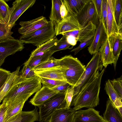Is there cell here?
<instances>
[{
	"instance_id": "obj_1",
	"label": "cell",
	"mask_w": 122,
	"mask_h": 122,
	"mask_svg": "<svg viewBox=\"0 0 122 122\" xmlns=\"http://www.w3.org/2000/svg\"><path fill=\"white\" fill-rule=\"evenodd\" d=\"M105 71L103 68L93 75L88 82L73 97L70 107L75 111L83 107L90 108L99 104V93L102 78Z\"/></svg>"
},
{
	"instance_id": "obj_2",
	"label": "cell",
	"mask_w": 122,
	"mask_h": 122,
	"mask_svg": "<svg viewBox=\"0 0 122 122\" xmlns=\"http://www.w3.org/2000/svg\"><path fill=\"white\" fill-rule=\"evenodd\" d=\"M40 78L35 76L30 78L22 76L19 74L14 79L2 102L11 100L18 96L32 95L41 88Z\"/></svg>"
},
{
	"instance_id": "obj_3",
	"label": "cell",
	"mask_w": 122,
	"mask_h": 122,
	"mask_svg": "<svg viewBox=\"0 0 122 122\" xmlns=\"http://www.w3.org/2000/svg\"><path fill=\"white\" fill-rule=\"evenodd\" d=\"M60 65L67 67L65 76L67 83L74 86L85 70V66L77 58L71 55H66L59 59Z\"/></svg>"
},
{
	"instance_id": "obj_4",
	"label": "cell",
	"mask_w": 122,
	"mask_h": 122,
	"mask_svg": "<svg viewBox=\"0 0 122 122\" xmlns=\"http://www.w3.org/2000/svg\"><path fill=\"white\" fill-rule=\"evenodd\" d=\"M54 25L50 20L46 26L30 33L21 36L19 40L23 43L30 44L37 47L55 36Z\"/></svg>"
},
{
	"instance_id": "obj_5",
	"label": "cell",
	"mask_w": 122,
	"mask_h": 122,
	"mask_svg": "<svg viewBox=\"0 0 122 122\" xmlns=\"http://www.w3.org/2000/svg\"><path fill=\"white\" fill-rule=\"evenodd\" d=\"M65 94V92H59L38 107L40 122H48L56 110L66 107Z\"/></svg>"
},
{
	"instance_id": "obj_6",
	"label": "cell",
	"mask_w": 122,
	"mask_h": 122,
	"mask_svg": "<svg viewBox=\"0 0 122 122\" xmlns=\"http://www.w3.org/2000/svg\"><path fill=\"white\" fill-rule=\"evenodd\" d=\"M99 52L93 55L90 61L85 67V70L74 87L73 96L88 81L93 75L98 71L103 69Z\"/></svg>"
},
{
	"instance_id": "obj_7",
	"label": "cell",
	"mask_w": 122,
	"mask_h": 122,
	"mask_svg": "<svg viewBox=\"0 0 122 122\" xmlns=\"http://www.w3.org/2000/svg\"><path fill=\"white\" fill-rule=\"evenodd\" d=\"M74 16L82 27L90 22L96 27L99 23L100 19L92 0H89L80 12Z\"/></svg>"
},
{
	"instance_id": "obj_8",
	"label": "cell",
	"mask_w": 122,
	"mask_h": 122,
	"mask_svg": "<svg viewBox=\"0 0 122 122\" xmlns=\"http://www.w3.org/2000/svg\"><path fill=\"white\" fill-rule=\"evenodd\" d=\"M24 48L23 43L19 40L9 39L0 42V67L7 57Z\"/></svg>"
},
{
	"instance_id": "obj_9",
	"label": "cell",
	"mask_w": 122,
	"mask_h": 122,
	"mask_svg": "<svg viewBox=\"0 0 122 122\" xmlns=\"http://www.w3.org/2000/svg\"><path fill=\"white\" fill-rule=\"evenodd\" d=\"M36 0H16L10 8L9 18L7 25L13 27L20 16L27 9L31 7Z\"/></svg>"
},
{
	"instance_id": "obj_10",
	"label": "cell",
	"mask_w": 122,
	"mask_h": 122,
	"mask_svg": "<svg viewBox=\"0 0 122 122\" xmlns=\"http://www.w3.org/2000/svg\"><path fill=\"white\" fill-rule=\"evenodd\" d=\"M66 67L60 65L51 67L35 70V76L40 78L51 79L67 82L65 76Z\"/></svg>"
},
{
	"instance_id": "obj_11",
	"label": "cell",
	"mask_w": 122,
	"mask_h": 122,
	"mask_svg": "<svg viewBox=\"0 0 122 122\" xmlns=\"http://www.w3.org/2000/svg\"><path fill=\"white\" fill-rule=\"evenodd\" d=\"M107 37V30L105 24L102 19H100L99 23L97 26L93 41L88 47V50L91 55L99 51Z\"/></svg>"
},
{
	"instance_id": "obj_12",
	"label": "cell",
	"mask_w": 122,
	"mask_h": 122,
	"mask_svg": "<svg viewBox=\"0 0 122 122\" xmlns=\"http://www.w3.org/2000/svg\"><path fill=\"white\" fill-rule=\"evenodd\" d=\"M32 95L31 94L23 95L17 97L11 100L5 102L7 108L4 122H6L21 112L22 111L25 103Z\"/></svg>"
},
{
	"instance_id": "obj_13",
	"label": "cell",
	"mask_w": 122,
	"mask_h": 122,
	"mask_svg": "<svg viewBox=\"0 0 122 122\" xmlns=\"http://www.w3.org/2000/svg\"><path fill=\"white\" fill-rule=\"evenodd\" d=\"M82 28L74 16L68 14L59 24L55 26V35L78 30Z\"/></svg>"
},
{
	"instance_id": "obj_14",
	"label": "cell",
	"mask_w": 122,
	"mask_h": 122,
	"mask_svg": "<svg viewBox=\"0 0 122 122\" xmlns=\"http://www.w3.org/2000/svg\"><path fill=\"white\" fill-rule=\"evenodd\" d=\"M73 122H106L99 111L93 108L75 111Z\"/></svg>"
},
{
	"instance_id": "obj_15",
	"label": "cell",
	"mask_w": 122,
	"mask_h": 122,
	"mask_svg": "<svg viewBox=\"0 0 122 122\" xmlns=\"http://www.w3.org/2000/svg\"><path fill=\"white\" fill-rule=\"evenodd\" d=\"M48 23V21L43 16L29 21H21L19 24L21 27L18 32L22 35L28 34L42 28Z\"/></svg>"
},
{
	"instance_id": "obj_16",
	"label": "cell",
	"mask_w": 122,
	"mask_h": 122,
	"mask_svg": "<svg viewBox=\"0 0 122 122\" xmlns=\"http://www.w3.org/2000/svg\"><path fill=\"white\" fill-rule=\"evenodd\" d=\"M75 112L71 107L57 109L48 122H73Z\"/></svg>"
},
{
	"instance_id": "obj_17",
	"label": "cell",
	"mask_w": 122,
	"mask_h": 122,
	"mask_svg": "<svg viewBox=\"0 0 122 122\" xmlns=\"http://www.w3.org/2000/svg\"><path fill=\"white\" fill-rule=\"evenodd\" d=\"M115 0H107L106 30L107 37L118 32L114 15Z\"/></svg>"
},
{
	"instance_id": "obj_18",
	"label": "cell",
	"mask_w": 122,
	"mask_h": 122,
	"mask_svg": "<svg viewBox=\"0 0 122 122\" xmlns=\"http://www.w3.org/2000/svg\"><path fill=\"white\" fill-rule=\"evenodd\" d=\"M59 92L54 91L45 86H42L36 92L34 96L29 101L33 105L38 107L55 94Z\"/></svg>"
},
{
	"instance_id": "obj_19",
	"label": "cell",
	"mask_w": 122,
	"mask_h": 122,
	"mask_svg": "<svg viewBox=\"0 0 122 122\" xmlns=\"http://www.w3.org/2000/svg\"><path fill=\"white\" fill-rule=\"evenodd\" d=\"M108 38L113 55V64L115 70L117 61L122 48V32H116L112 34Z\"/></svg>"
},
{
	"instance_id": "obj_20",
	"label": "cell",
	"mask_w": 122,
	"mask_h": 122,
	"mask_svg": "<svg viewBox=\"0 0 122 122\" xmlns=\"http://www.w3.org/2000/svg\"><path fill=\"white\" fill-rule=\"evenodd\" d=\"M96 27L95 25L90 22L80 29L62 34L65 35H72L76 39L77 41H79L81 43L94 34Z\"/></svg>"
},
{
	"instance_id": "obj_21",
	"label": "cell",
	"mask_w": 122,
	"mask_h": 122,
	"mask_svg": "<svg viewBox=\"0 0 122 122\" xmlns=\"http://www.w3.org/2000/svg\"><path fill=\"white\" fill-rule=\"evenodd\" d=\"M103 116L106 122H122V116L109 98L107 102Z\"/></svg>"
},
{
	"instance_id": "obj_22",
	"label": "cell",
	"mask_w": 122,
	"mask_h": 122,
	"mask_svg": "<svg viewBox=\"0 0 122 122\" xmlns=\"http://www.w3.org/2000/svg\"><path fill=\"white\" fill-rule=\"evenodd\" d=\"M101 60L103 66L106 68L109 64L113 63L114 58L112 50L109 44L108 38L106 41L99 49Z\"/></svg>"
},
{
	"instance_id": "obj_23",
	"label": "cell",
	"mask_w": 122,
	"mask_h": 122,
	"mask_svg": "<svg viewBox=\"0 0 122 122\" xmlns=\"http://www.w3.org/2000/svg\"><path fill=\"white\" fill-rule=\"evenodd\" d=\"M89 0H63L68 14L75 15L78 14Z\"/></svg>"
},
{
	"instance_id": "obj_24",
	"label": "cell",
	"mask_w": 122,
	"mask_h": 122,
	"mask_svg": "<svg viewBox=\"0 0 122 122\" xmlns=\"http://www.w3.org/2000/svg\"><path fill=\"white\" fill-rule=\"evenodd\" d=\"M62 3V0H51V8L49 18L55 26L59 24L62 19L60 13V8Z\"/></svg>"
},
{
	"instance_id": "obj_25",
	"label": "cell",
	"mask_w": 122,
	"mask_h": 122,
	"mask_svg": "<svg viewBox=\"0 0 122 122\" xmlns=\"http://www.w3.org/2000/svg\"><path fill=\"white\" fill-rule=\"evenodd\" d=\"M20 68V66H19L15 71L11 73L4 84L0 89V103L6 94L14 79L19 74Z\"/></svg>"
},
{
	"instance_id": "obj_26",
	"label": "cell",
	"mask_w": 122,
	"mask_h": 122,
	"mask_svg": "<svg viewBox=\"0 0 122 122\" xmlns=\"http://www.w3.org/2000/svg\"><path fill=\"white\" fill-rule=\"evenodd\" d=\"M54 52L50 50L45 54L29 58L24 64H25L33 69L37 65L48 60Z\"/></svg>"
},
{
	"instance_id": "obj_27",
	"label": "cell",
	"mask_w": 122,
	"mask_h": 122,
	"mask_svg": "<svg viewBox=\"0 0 122 122\" xmlns=\"http://www.w3.org/2000/svg\"><path fill=\"white\" fill-rule=\"evenodd\" d=\"M114 15L118 32H122V0H115Z\"/></svg>"
},
{
	"instance_id": "obj_28",
	"label": "cell",
	"mask_w": 122,
	"mask_h": 122,
	"mask_svg": "<svg viewBox=\"0 0 122 122\" xmlns=\"http://www.w3.org/2000/svg\"><path fill=\"white\" fill-rule=\"evenodd\" d=\"M22 118L20 122H34L39 121V112L36 107L33 110L21 112Z\"/></svg>"
},
{
	"instance_id": "obj_29",
	"label": "cell",
	"mask_w": 122,
	"mask_h": 122,
	"mask_svg": "<svg viewBox=\"0 0 122 122\" xmlns=\"http://www.w3.org/2000/svg\"><path fill=\"white\" fill-rule=\"evenodd\" d=\"M10 8L5 0H0V21L7 24L9 20Z\"/></svg>"
},
{
	"instance_id": "obj_30",
	"label": "cell",
	"mask_w": 122,
	"mask_h": 122,
	"mask_svg": "<svg viewBox=\"0 0 122 122\" xmlns=\"http://www.w3.org/2000/svg\"><path fill=\"white\" fill-rule=\"evenodd\" d=\"M59 41L55 36L49 40L43 43L31 52L30 55H33L39 52H43L49 51L50 49L54 46L56 45Z\"/></svg>"
},
{
	"instance_id": "obj_31",
	"label": "cell",
	"mask_w": 122,
	"mask_h": 122,
	"mask_svg": "<svg viewBox=\"0 0 122 122\" xmlns=\"http://www.w3.org/2000/svg\"><path fill=\"white\" fill-rule=\"evenodd\" d=\"M12 27L7 24L0 23V42L8 39H14L12 36Z\"/></svg>"
},
{
	"instance_id": "obj_32",
	"label": "cell",
	"mask_w": 122,
	"mask_h": 122,
	"mask_svg": "<svg viewBox=\"0 0 122 122\" xmlns=\"http://www.w3.org/2000/svg\"><path fill=\"white\" fill-rule=\"evenodd\" d=\"M105 89L109 97V99L113 104L117 100L122 99V97L118 94L114 89L110 80H108L106 82L105 84Z\"/></svg>"
},
{
	"instance_id": "obj_33",
	"label": "cell",
	"mask_w": 122,
	"mask_h": 122,
	"mask_svg": "<svg viewBox=\"0 0 122 122\" xmlns=\"http://www.w3.org/2000/svg\"><path fill=\"white\" fill-rule=\"evenodd\" d=\"M60 65L59 59L51 56L47 61L36 66L32 69L34 71L42 69Z\"/></svg>"
},
{
	"instance_id": "obj_34",
	"label": "cell",
	"mask_w": 122,
	"mask_h": 122,
	"mask_svg": "<svg viewBox=\"0 0 122 122\" xmlns=\"http://www.w3.org/2000/svg\"><path fill=\"white\" fill-rule=\"evenodd\" d=\"M62 36L59 40L57 45L51 47L50 50L55 52L59 51L69 49L71 46L67 42L66 36L62 34Z\"/></svg>"
},
{
	"instance_id": "obj_35",
	"label": "cell",
	"mask_w": 122,
	"mask_h": 122,
	"mask_svg": "<svg viewBox=\"0 0 122 122\" xmlns=\"http://www.w3.org/2000/svg\"><path fill=\"white\" fill-rule=\"evenodd\" d=\"M43 86H45L51 89L56 86L65 84L66 82L52 79L40 78Z\"/></svg>"
},
{
	"instance_id": "obj_36",
	"label": "cell",
	"mask_w": 122,
	"mask_h": 122,
	"mask_svg": "<svg viewBox=\"0 0 122 122\" xmlns=\"http://www.w3.org/2000/svg\"><path fill=\"white\" fill-rule=\"evenodd\" d=\"M94 34L92 35L85 40L81 43L78 46L73 49L71 52H74V55H75L83 49L89 46L93 41Z\"/></svg>"
},
{
	"instance_id": "obj_37",
	"label": "cell",
	"mask_w": 122,
	"mask_h": 122,
	"mask_svg": "<svg viewBox=\"0 0 122 122\" xmlns=\"http://www.w3.org/2000/svg\"><path fill=\"white\" fill-rule=\"evenodd\" d=\"M110 81L115 90L122 97V76L116 79L110 80Z\"/></svg>"
},
{
	"instance_id": "obj_38",
	"label": "cell",
	"mask_w": 122,
	"mask_h": 122,
	"mask_svg": "<svg viewBox=\"0 0 122 122\" xmlns=\"http://www.w3.org/2000/svg\"><path fill=\"white\" fill-rule=\"evenodd\" d=\"M24 65L22 68L19 71L20 74L23 77L27 78L35 76L34 71L27 65Z\"/></svg>"
},
{
	"instance_id": "obj_39",
	"label": "cell",
	"mask_w": 122,
	"mask_h": 122,
	"mask_svg": "<svg viewBox=\"0 0 122 122\" xmlns=\"http://www.w3.org/2000/svg\"><path fill=\"white\" fill-rule=\"evenodd\" d=\"M74 92V86H71L69 87L65 92V99L66 103V107L69 108L71 107Z\"/></svg>"
},
{
	"instance_id": "obj_40",
	"label": "cell",
	"mask_w": 122,
	"mask_h": 122,
	"mask_svg": "<svg viewBox=\"0 0 122 122\" xmlns=\"http://www.w3.org/2000/svg\"><path fill=\"white\" fill-rule=\"evenodd\" d=\"M11 73L9 71L0 68V89L4 84Z\"/></svg>"
},
{
	"instance_id": "obj_41",
	"label": "cell",
	"mask_w": 122,
	"mask_h": 122,
	"mask_svg": "<svg viewBox=\"0 0 122 122\" xmlns=\"http://www.w3.org/2000/svg\"><path fill=\"white\" fill-rule=\"evenodd\" d=\"M107 0H102V19L105 24L106 28L107 26Z\"/></svg>"
},
{
	"instance_id": "obj_42",
	"label": "cell",
	"mask_w": 122,
	"mask_h": 122,
	"mask_svg": "<svg viewBox=\"0 0 122 122\" xmlns=\"http://www.w3.org/2000/svg\"><path fill=\"white\" fill-rule=\"evenodd\" d=\"M102 0H92L99 18L102 19Z\"/></svg>"
},
{
	"instance_id": "obj_43",
	"label": "cell",
	"mask_w": 122,
	"mask_h": 122,
	"mask_svg": "<svg viewBox=\"0 0 122 122\" xmlns=\"http://www.w3.org/2000/svg\"><path fill=\"white\" fill-rule=\"evenodd\" d=\"M71 86L68 83L56 86L51 89L52 90L59 92H65Z\"/></svg>"
},
{
	"instance_id": "obj_44",
	"label": "cell",
	"mask_w": 122,
	"mask_h": 122,
	"mask_svg": "<svg viewBox=\"0 0 122 122\" xmlns=\"http://www.w3.org/2000/svg\"><path fill=\"white\" fill-rule=\"evenodd\" d=\"M0 109V122H4L5 112L7 108V106L5 102H3L1 104Z\"/></svg>"
},
{
	"instance_id": "obj_45",
	"label": "cell",
	"mask_w": 122,
	"mask_h": 122,
	"mask_svg": "<svg viewBox=\"0 0 122 122\" xmlns=\"http://www.w3.org/2000/svg\"><path fill=\"white\" fill-rule=\"evenodd\" d=\"M65 36L66 37L67 41L69 44L73 46L76 45L78 41L74 36L71 35Z\"/></svg>"
},
{
	"instance_id": "obj_46",
	"label": "cell",
	"mask_w": 122,
	"mask_h": 122,
	"mask_svg": "<svg viewBox=\"0 0 122 122\" xmlns=\"http://www.w3.org/2000/svg\"><path fill=\"white\" fill-rule=\"evenodd\" d=\"M60 13L62 19L66 16L68 14L66 8L63 3V0H62V3L60 8Z\"/></svg>"
},
{
	"instance_id": "obj_47",
	"label": "cell",
	"mask_w": 122,
	"mask_h": 122,
	"mask_svg": "<svg viewBox=\"0 0 122 122\" xmlns=\"http://www.w3.org/2000/svg\"><path fill=\"white\" fill-rule=\"evenodd\" d=\"M21 112L11 118L6 122H20L22 118Z\"/></svg>"
},
{
	"instance_id": "obj_48",
	"label": "cell",
	"mask_w": 122,
	"mask_h": 122,
	"mask_svg": "<svg viewBox=\"0 0 122 122\" xmlns=\"http://www.w3.org/2000/svg\"><path fill=\"white\" fill-rule=\"evenodd\" d=\"M121 115L122 116V107H119L117 108Z\"/></svg>"
},
{
	"instance_id": "obj_49",
	"label": "cell",
	"mask_w": 122,
	"mask_h": 122,
	"mask_svg": "<svg viewBox=\"0 0 122 122\" xmlns=\"http://www.w3.org/2000/svg\"><path fill=\"white\" fill-rule=\"evenodd\" d=\"M1 106V104H0V109Z\"/></svg>"
},
{
	"instance_id": "obj_50",
	"label": "cell",
	"mask_w": 122,
	"mask_h": 122,
	"mask_svg": "<svg viewBox=\"0 0 122 122\" xmlns=\"http://www.w3.org/2000/svg\"><path fill=\"white\" fill-rule=\"evenodd\" d=\"M0 23H2L0 21Z\"/></svg>"
}]
</instances>
